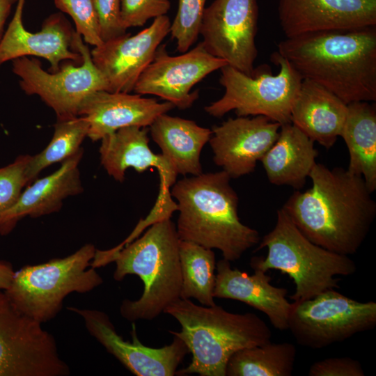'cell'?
I'll return each instance as SVG.
<instances>
[{
    "mask_svg": "<svg viewBox=\"0 0 376 376\" xmlns=\"http://www.w3.org/2000/svg\"><path fill=\"white\" fill-rule=\"evenodd\" d=\"M309 178L311 187L295 191L282 209L313 243L342 255L355 253L376 216V203L364 179L317 162Z\"/></svg>",
    "mask_w": 376,
    "mask_h": 376,
    "instance_id": "obj_1",
    "label": "cell"
},
{
    "mask_svg": "<svg viewBox=\"0 0 376 376\" xmlns=\"http://www.w3.org/2000/svg\"><path fill=\"white\" fill-rule=\"evenodd\" d=\"M277 53L347 104L376 100V26L286 38Z\"/></svg>",
    "mask_w": 376,
    "mask_h": 376,
    "instance_id": "obj_2",
    "label": "cell"
},
{
    "mask_svg": "<svg viewBox=\"0 0 376 376\" xmlns=\"http://www.w3.org/2000/svg\"><path fill=\"white\" fill-rule=\"evenodd\" d=\"M180 242L175 224L169 218L153 224L141 237L118 250L96 249L91 267L97 269L113 262L114 280L121 281L135 274L143 283L139 299L121 303L123 318L130 322L153 320L180 298Z\"/></svg>",
    "mask_w": 376,
    "mask_h": 376,
    "instance_id": "obj_3",
    "label": "cell"
},
{
    "mask_svg": "<svg viewBox=\"0 0 376 376\" xmlns=\"http://www.w3.org/2000/svg\"><path fill=\"white\" fill-rule=\"evenodd\" d=\"M224 171L178 180L171 188L179 217L180 240L217 249L230 262L240 259L260 240L259 233L241 221L239 198Z\"/></svg>",
    "mask_w": 376,
    "mask_h": 376,
    "instance_id": "obj_4",
    "label": "cell"
},
{
    "mask_svg": "<svg viewBox=\"0 0 376 376\" xmlns=\"http://www.w3.org/2000/svg\"><path fill=\"white\" fill-rule=\"evenodd\" d=\"M164 313L180 323V331L169 332L181 339L192 354L189 365L176 375L226 376L227 363L235 352L268 343L272 337L257 315L230 313L216 304L198 306L180 298Z\"/></svg>",
    "mask_w": 376,
    "mask_h": 376,
    "instance_id": "obj_5",
    "label": "cell"
},
{
    "mask_svg": "<svg viewBox=\"0 0 376 376\" xmlns=\"http://www.w3.org/2000/svg\"><path fill=\"white\" fill-rule=\"evenodd\" d=\"M255 250L267 249L266 257H253V269L279 270L295 285L293 301L311 299L330 289L338 288L336 276H350L357 265L348 256L320 246L306 238L282 209L276 212L274 228L263 236Z\"/></svg>",
    "mask_w": 376,
    "mask_h": 376,
    "instance_id": "obj_6",
    "label": "cell"
},
{
    "mask_svg": "<svg viewBox=\"0 0 376 376\" xmlns=\"http://www.w3.org/2000/svg\"><path fill=\"white\" fill-rule=\"evenodd\" d=\"M95 251L93 244H86L66 257L24 266L14 272L4 292L19 311L41 324L48 322L68 295L88 292L103 283L91 267Z\"/></svg>",
    "mask_w": 376,
    "mask_h": 376,
    "instance_id": "obj_7",
    "label": "cell"
},
{
    "mask_svg": "<svg viewBox=\"0 0 376 376\" xmlns=\"http://www.w3.org/2000/svg\"><path fill=\"white\" fill-rule=\"evenodd\" d=\"M272 60L280 66L275 75L267 70L249 75L228 65L221 68L219 83L224 94L205 107V112L220 118L234 111L237 116H264L281 125L291 123V109L303 79L277 52Z\"/></svg>",
    "mask_w": 376,
    "mask_h": 376,
    "instance_id": "obj_8",
    "label": "cell"
},
{
    "mask_svg": "<svg viewBox=\"0 0 376 376\" xmlns=\"http://www.w3.org/2000/svg\"><path fill=\"white\" fill-rule=\"evenodd\" d=\"M376 303L351 299L335 289L291 303L288 329L301 346L320 349L373 329Z\"/></svg>",
    "mask_w": 376,
    "mask_h": 376,
    "instance_id": "obj_9",
    "label": "cell"
},
{
    "mask_svg": "<svg viewBox=\"0 0 376 376\" xmlns=\"http://www.w3.org/2000/svg\"><path fill=\"white\" fill-rule=\"evenodd\" d=\"M74 43L82 61L79 66L67 63L49 72L39 60L23 56L12 61V70L27 95H38L54 110L57 119L79 116L84 100L97 91L109 90L108 83L92 61L91 51L75 31Z\"/></svg>",
    "mask_w": 376,
    "mask_h": 376,
    "instance_id": "obj_10",
    "label": "cell"
},
{
    "mask_svg": "<svg viewBox=\"0 0 376 376\" xmlns=\"http://www.w3.org/2000/svg\"><path fill=\"white\" fill-rule=\"evenodd\" d=\"M54 336L19 311L0 289V376H68Z\"/></svg>",
    "mask_w": 376,
    "mask_h": 376,
    "instance_id": "obj_11",
    "label": "cell"
},
{
    "mask_svg": "<svg viewBox=\"0 0 376 376\" xmlns=\"http://www.w3.org/2000/svg\"><path fill=\"white\" fill-rule=\"evenodd\" d=\"M258 18L256 0H214L203 13L201 43L211 55L251 75L258 55Z\"/></svg>",
    "mask_w": 376,
    "mask_h": 376,
    "instance_id": "obj_12",
    "label": "cell"
},
{
    "mask_svg": "<svg viewBox=\"0 0 376 376\" xmlns=\"http://www.w3.org/2000/svg\"><path fill=\"white\" fill-rule=\"evenodd\" d=\"M148 130L136 126L121 128L104 136L99 152L102 166L114 180L123 182L125 172L134 169L143 173L150 168L157 169L159 178V193L151 211L147 216L152 223L171 218L178 210L171 196V188L176 182L178 173L161 153H154L149 146Z\"/></svg>",
    "mask_w": 376,
    "mask_h": 376,
    "instance_id": "obj_13",
    "label": "cell"
},
{
    "mask_svg": "<svg viewBox=\"0 0 376 376\" xmlns=\"http://www.w3.org/2000/svg\"><path fill=\"white\" fill-rule=\"evenodd\" d=\"M226 65V61L208 53L201 42L178 56L169 55L166 45H160L133 91L159 97L179 109H187L198 98V91H191L194 86Z\"/></svg>",
    "mask_w": 376,
    "mask_h": 376,
    "instance_id": "obj_14",
    "label": "cell"
},
{
    "mask_svg": "<svg viewBox=\"0 0 376 376\" xmlns=\"http://www.w3.org/2000/svg\"><path fill=\"white\" fill-rule=\"evenodd\" d=\"M67 309L81 317L91 336L135 375H175L179 365L189 352L185 343L176 336L168 345L160 348L150 347L140 342L134 324H132V342H130L117 333L106 313L74 306Z\"/></svg>",
    "mask_w": 376,
    "mask_h": 376,
    "instance_id": "obj_15",
    "label": "cell"
},
{
    "mask_svg": "<svg viewBox=\"0 0 376 376\" xmlns=\"http://www.w3.org/2000/svg\"><path fill=\"white\" fill-rule=\"evenodd\" d=\"M170 26L169 17L160 16L135 35L125 33L94 47L91 51V58L106 79L108 91H133L137 79L169 33Z\"/></svg>",
    "mask_w": 376,
    "mask_h": 376,
    "instance_id": "obj_16",
    "label": "cell"
},
{
    "mask_svg": "<svg viewBox=\"0 0 376 376\" xmlns=\"http://www.w3.org/2000/svg\"><path fill=\"white\" fill-rule=\"evenodd\" d=\"M281 124L264 116L229 118L212 127L209 140L214 164L230 178L254 171L276 141Z\"/></svg>",
    "mask_w": 376,
    "mask_h": 376,
    "instance_id": "obj_17",
    "label": "cell"
},
{
    "mask_svg": "<svg viewBox=\"0 0 376 376\" xmlns=\"http://www.w3.org/2000/svg\"><path fill=\"white\" fill-rule=\"evenodd\" d=\"M278 15L287 38L354 31L376 26V0H279Z\"/></svg>",
    "mask_w": 376,
    "mask_h": 376,
    "instance_id": "obj_18",
    "label": "cell"
},
{
    "mask_svg": "<svg viewBox=\"0 0 376 376\" xmlns=\"http://www.w3.org/2000/svg\"><path fill=\"white\" fill-rule=\"evenodd\" d=\"M25 0H17L14 15L0 42V65L15 58L33 56L48 61L52 72L60 68L65 60L81 63L75 51L74 31L61 13L49 15L36 33L27 31L22 22Z\"/></svg>",
    "mask_w": 376,
    "mask_h": 376,
    "instance_id": "obj_19",
    "label": "cell"
},
{
    "mask_svg": "<svg viewBox=\"0 0 376 376\" xmlns=\"http://www.w3.org/2000/svg\"><path fill=\"white\" fill-rule=\"evenodd\" d=\"M175 108L169 102L130 93L97 91L84 102L79 116L88 123V137L93 141L132 126L150 127L160 115Z\"/></svg>",
    "mask_w": 376,
    "mask_h": 376,
    "instance_id": "obj_20",
    "label": "cell"
},
{
    "mask_svg": "<svg viewBox=\"0 0 376 376\" xmlns=\"http://www.w3.org/2000/svg\"><path fill=\"white\" fill-rule=\"evenodd\" d=\"M83 154L81 148L56 171L26 186L16 203L0 213V235H8L26 217L38 218L59 211L64 199L82 193L79 164Z\"/></svg>",
    "mask_w": 376,
    "mask_h": 376,
    "instance_id": "obj_21",
    "label": "cell"
},
{
    "mask_svg": "<svg viewBox=\"0 0 376 376\" xmlns=\"http://www.w3.org/2000/svg\"><path fill=\"white\" fill-rule=\"evenodd\" d=\"M249 275L230 262L221 259L216 264V279L213 296L244 302L263 312L276 329H288V319L291 303L286 296L288 290L274 286L266 272L254 269Z\"/></svg>",
    "mask_w": 376,
    "mask_h": 376,
    "instance_id": "obj_22",
    "label": "cell"
},
{
    "mask_svg": "<svg viewBox=\"0 0 376 376\" xmlns=\"http://www.w3.org/2000/svg\"><path fill=\"white\" fill-rule=\"evenodd\" d=\"M347 104L322 86L303 79L291 109V123L314 142L331 148L340 136Z\"/></svg>",
    "mask_w": 376,
    "mask_h": 376,
    "instance_id": "obj_23",
    "label": "cell"
},
{
    "mask_svg": "<svg viewBox=\"0 0 376 376\" xmlns=\"http://www.w3.org/2000/svg\"><path fill=\"white\" fill-rule=\"evenodd\" d=\"M314 143L292 123L281 125L276 141L260 159L269 182L303 188L318 156Z\"/></svg>",
    "mask_w": 376,
    "mask_h": 376,
    "instance_id": "obj_24",
    "label": "cell"
},
{
    "mask_svg": "<svg viewBox=\"0 0 376 376\" xmlns=\"http://www.w3.org/2000/svg\"><path fill=\"white\" fill-rule=\"evenodd\" d=\"M149 127L152 140L178 175L203 173L201 154L211 137L210 129L166 113L158 116Z\"/></svg>",
    "mask_w": 376,
    "mask_h": 376,
    "instance_id": "obj_25",
    "label": "cell"
},
{
    "mask_svg": "<svg viewBox=\"0 0 376 376\" xmlns=\"http://www.w3.org/2000/svg\"><path fill=\"white\" fill-rule=\"evenodd\" d=\"M349 152L347 170L361 175L369 190L376 189V108L370 102L347 104L340 136Z\"/></svg>",
    "mask_w": 376,
    "mask_h": 376,
    "instance_id": "obj_26",
    "label": "cell"
},
{
    "mask_svg": "<svg viewBox=\"0 0 376 376\" xmlns=\"http://www.w3.org/2000/svg\"><path fill=\"white\" fill-rule=\"evenodd\" d=\"M297 350L292 343L265 344L245 347L229 359L226 376H291Z\"/></svg>",
    "mask_w": 376,
    "mask_h": 376,
    "instance_id": "obj_27",
    "label": "cell"
},
{
    "mask_svg": "<svg viewBox=\"0 0 376 376\" xmlns=\"http://www.w3.org/2000/svg\"><path fill=\"white\" fill-rule=\"evenodd\" d=\"M179 256L182 274L180 298H194L206 306L215 305L213 290L217 263L212 249L180 240Z\"/></svg>",
    "mask_w": 376,
    "mask_h": 376,
    "instance_id": "obj_28",
    "label": "cell"
},
{
    "mask_svg": "<svg viewBox=\"0 0 376 376\" xmlns=\"http://www.w3.org/2000/svg\"><path fill=\"white\" fill-rule=\"evenodd\" d=\"M52 138L40 153L31 155L26 174L29 184L38 174L53 164L62 162L77 152L84 139L88 137V123L81 116L57 119Z\"/></svg>",
    "mask_w": 376,
    "mask_h": 376,
    "instance_id": "obj_29",
    "label": "cell"
},
{
    "mask_svg": "<svg viewBox=\"0 0 376 376\" xmlns=\"http://www.w3.org/2000/svg\"><path fill=\"white\" fill-rule=\"evenodd\" d=\"M206 0H178V10L171 22V37L180 53L186 52L196 42Z\"/></svg>",
    "mask_w": 376,
    "mask_h": 376,
    "instance_id": "obj_30",
    "label": "cell"
},
{
    "mask_svg": "<svg viewBox=\"0 0 376 376\" xmlns=\"http://www.w3.org/2000/svg\"><path fill=\"white\" fill-rule=\"evenodd\" d=\"M61 12L69 15L76 26V32L84 41L93 47L103 43L98 17L93 0H54Z\"/></svg>",
    "mask_w": 376,
    "mask_h": 376,
    "instance_id": "obj_31",
    "label": "cell"
},
{
    "mask_svg": "<svg viewBox=\"0 0 376 376\" xmlns=\"http://www.w3.org/2000/svg\"><path fill=\"white\" fill-rule=\"evenodd\" d=\"M31 157L18 155L12 163L0 168V213L14 205L24 187L29 185L26 169Z\"/></svg>",
    "mask_w": 376,
    "mask_h": 376,
    "instance_id": "obj_32",
    "label": "cell"
},
{
    "mask_svg": "<svg viewBox=\"0 0 376 376\" xmlns=\"http://www.w3.org/2000/svg\"><path fill=\"white\" fill-rule=\"evenodd\" d=\"M171 7L169 0H120L123 27L143 26L148 19L166 15Z\"/></svg>",
    "mask_w": 376,
    "mask_h": 376,
    "instance_id": "obj_33",
    "label": "cell"
},
{
    "mask_svg": "<svg viewBox=\"0 0 376 376\" xmlns=\"http://www.w3.org/2000/svg\"><path fill=\"white\" fill-rule=\"evenodd\" d=\"M103 42L126 33L120 15V0H93Z\"/></svg>",
    "mask_w": 376,
    "mask_h": 376,
    "instance_id": "obj_34",
    "label": "cell"
},
{
    "mask_svg": "<svg viewBox=\"0 0 376 376\" xmlns=\"http://www.w3.org/2000/svg\"><path fill=\"white\" fill-rule=\"evenodd\" d=\"M309 376H364L360 362L348 357H331L315 362Z\"/></svg>",
    "mask_w": 376,
    "mask_h": 376,
    "instance_id": "obj_35",
    "label": "cell"
},
{
    "mask_svg": "<svg viewBox=\"0 0 376 376\" xmlns=\"http://www.w3.org/2000/svg\"><path fill=\"white\" fill-rule=\"evenodd\" d=\"M15 271L11 263L6 260H0V289L5 290L11 282Z\"/></svg>",
    "mask_w": 376,
    "mask_h": 376,
    "instance_id": "obj_36",
    "label": "cell"
},
{
    "mask_svg": "<svg viewBox=\"0 0 376 376\" xmlns=\"http://www.w3.org/2000/svg\"><path fill=\"white\" fill-rule=\"evenodd\" d=\"M13 3L9 0H0V42L4 34V26L10 13Z\"/></svg>",
    "mask_w": 376,
    "mask_h": 376,
    "instance_id": "obj_37",
    "label": "cell"
},
{
    "mask_svg": "<svg viewBox=\"0 0 376 376\" xmlns=\"http://www.w3.org/2000/svg\"><path fill=\"white\" fill-rule=\"evenodd\" d=\"M9 1H11L13 3L15 2H17V0H9Z\"/></svg>",
    "mask_w": 376,
    "mask_h": 376,
    "instance_id": "obj_38",
    "label": "cell"
}]
</instances>
